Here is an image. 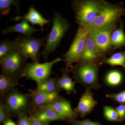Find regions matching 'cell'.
I'll use <instances>...</instances> for the list:
<instances>
[{"label":"cell","mask_w":125,"mask_h":125,"mask_svg":"<svg viewBox=\"0 0 125 125\" xmlns=\"http://www.w3.org/2000/svg\"><path fill=\"white\" fill-rule=\"evenodd\" d=\"M125 15V9L122 3L114 4L105 1L100 13L94 22L85 28L88 30L106 29L116 25L122 16Z\"/></svg>","instance_id":"3"},{"label":"cell","mask_w":125,"mask_h":125,"mask_svg":"<svg viewBox=\"0 0 125 125\" xmlns=\"http://www.w3.org/2000/svg\"><path fill=\"white\" fill-rule=\"evenodd\" d=\"M97 104V102L94 98L92 89L85 88L78 105L73 110L78 115L80 116L81 118H84L86 116L92 112Z\"/></svg>","instance_id":"11"},{"label":"cell","mask_w":125,"mask_h":125,"mask_svg":"<svg viewBox=\"0 0 125 125\" xmlns=\"http://www.w3.org/2000/svg\"><path fill=\"white\" fill-rule=\"evenodd\" d=\"M17 125H31L29 117L27 115H23L18 117Z\"/></svg>","instance_id":"31"},{"label":"cell","mask_w":125,"mask_h":125,"mask_svg":"<svg viewBox=\"0 0 125 125\" xmlns=\"http://www.w3.org/2000/svg\"><path fill=\"white\" fill-rule=\"evenodd\" d=\"M3 125H17L11 119H9L3 123Z\"/></svg>","instance_id":"33"},{"label":"cell","mask_w":125,"mask_h":125,"mask_svg":"<svg viewBox=\"0 0 125 125\" xmlns=\"http://www.w3.org/2000/svg\"><path fill=\"white\" fill-rule=\"evenodd\" d=\"M22 19H25L33 25H38L41 28L42 31L48 30L43 29V26L45 24H48L52 20H48L45 19L40 12H39L32 6L30 8L28 12L24 16H16L12 19V20L18 21Z\"/></svg>","instance_id":"15"},{"label":"cell","mask_w":125,"mask_h":125,"mask_svg":"<svg viewBox=\"0 0 125 125\" xmlns=\"http://www.w3.org/2000/svg\"><path fill=\"white\" fill-rule=\"evenodd\" d=\"M32 99L33 113L41 108L51 104L60 97L59 92L53 93L34 92L30 90Z\"/></svg>","instance_id":"13"},{"label":"cell","mask_w":125,"mask_h":125,"mask_svg":"<svg viewBox=\"0 0 125 125\" xmlns=\"http://www.w3.org/2000/svg\"><path fill=\"white\" fill-rule=\"evenodd\" d=\"M27 60L13 47L4 58L0 60L2 74L19 84L18 81L22 77Z\"/></svg>","instance_id":"6"},{"label":"cell","mask_w":125,"mask_h":125,"mask_svg":"<svg viewBox=\"0 0 125 125\" xmlns=\"http://www.w3.org/2000/svg\"><path fill=\"white\" fill-rule=\"evenodd\" d=\"M13 41L8 39L1 41L0 42V60H2L13 47Z\"/></svg>","instance_id":"26"},{"label":"cell","mask_w":125,"mask_h":125,"mask_svg":"<svg viewBox=\"0 0 125 125\" xmlns=\"http://www.w3.org/2000/svg\"><path fill=\"white\" fill-rule=\"evenodd\" d=\"M103 59L97 49L93 40L88 33L85 47L78 62L100 63Z\"/></svg>","instance_id":"14"},{"label":"cell","mask_w":125,"mask_h":125,"mask_svg":"<svg viewBox=\"0 0 125 125\" xmlns=\"http://www.w3.org/2000/svg\"><path fill=\"white\" fill-rule=\"evenodd\" d=\"M123 74L120 71L113 70L108 72L105 75L104 81L105 84L111 87L118 86L123 80Z\"/></svg>","instance_id":"22"},{"label":"cell","mask_w":125,"mask_h":125,"mask_svg":"<svg viewBox=\"0 0 125 125\" xmlns=\"http://www.w3.org/2000/svg\"><path fill=\"white\" fill-rule=\"evenodd\" d=\"M29 117L31 121V125H49V123H43L39 120L35 118L32 113L30 114Z\"/></svg>","instance_id":"32"},{"label":"cell","mask_w":125,"mask_h":125,"mask_svg":"<svg viewBox=\"0 0 125 125\" xmlns=\"http://www.w3.org/2000/svg\"><path fill=\"white\" fill-rule=\"evenodd\" d=\"M117 113L119 122H122L125 120V104H120L115 108Z\"/></svg>","instance_id":"30"},{"label":"cell","mask_w":125,"mask_h":125,"mask_svg":"<svg viewBox=\"0 0 125 125\" xmlns=\"http://www.w3.org/2000/svg\"><path fill=\"white\" fill-rule=\"evenodd\" d=\"M61 76L57 80V85L59 89L64 90L67 94H76L77 91L75 89L76 83L73 81L69 75V72L64 70L61 71Z\"/></svg>","instance_id":"18"},{"label":"cell","mask_w":125,"mask_h":125,"mask_svg":"<svg viewBox=\"0 0 125 125\" xmlns=\"http://www.w3.org/2000/svg\"><path fill=\"white\" fill-rule=\"evenodd\" d=\"M109 65L112 67L120 66L125 70V51L116 52L108 58H104L100 62V65Z\"/></svg>","instance_id":"21"},{"label":"cell","mask_w":125,"mask_h":125,"mask_svg":"<svg viewBox=\"0 0 125 125\" xmlns=\"http://www.w3.org/2000/svg\"><path fill=\"white\" fill-rule=\"evenodd\" d=\"M47 36L41 39L19 35L13 40V46L26 59L30 58L33 62H39L41 47L45 46Z\"/></svg>","instance_id":"7"},{"label":"cell","mask_w":125,"mask_h":125,"mask_svg":"<svg viewBox=\"0 0 125 125\" xmlns=\"http://www.w3.org/2000/svg\"><path fill=\"white\" fill-rule=\"evenodd\" d=\"M116 26L114 25L103 30H87L89 35L93 40L97 49L102 58L112 48L111 36Z\"/></svg>","instance_id":"10"},{"label":"cell","mask_w":125,"mask_h":125,"mask_svg":"<svg viewBox=\"0 0 125 125\" xmlns=\"http://www.w3.org/2000/svg\"><path fill=\"white\" fill-rule=\"evenodd\" d=\"M9 108L12 116L19 117L32 113L31 94L22 93L14 87L1 99Z\"/></svg>","instance_id":"5"},{"label":"cell","mask_w":125,"mask_h":125,"mask_svg":"<svg viewBox=\"0 0 125 125\" xmlns=\"http://www.w3.org/2000/svg\"><path fill=\"white\" fill-rule=\"evenodd\" d=\"M105 97L120 104H125V90L118 93L107 94Z\"/></svg>","instance_id":"28"},{"label":"cell","mask_w":125,"mask_h":125,"mask_svg":"<svg viewBox=\"0 0 125 125\" xmlns=\"http://www.w3.org/2000/svg\"><path fill=\"white\" fill-rule=\"evenodd\" d=\"M111 43L112 47L115 49L125 47V34L122 22H121L120 27L116 28L113 31L111 36Z\"/></svg>","instance_id":"20"},{"label":"cell","mask_w":125,"mask_h":125,"mask_svg":"<svg viewBox=\"0 0 125 125\" xmlns=\"http://www.w3.org/2000/svg\"><path fill=\"white\" fill-rule=\"evenodd\" d=\"M19 85L10 78L1 74L0 75V96L2 98L15 85Z\"/></svg>","instance_id":"23"},{"label":"cell","mask_w":125,"mask_h":125,"mask_svg":"<svg viewBox=\"0 0 125 125\" xmlns=\"http://www.w3.org/2000/svg\"><path fill=\"white\" fill-rule=\"evenodd\" d=\"M67 123L72 125H103L99 122H94L89 119L80 120L76 119L67 120Z\"/></svg>","instance_id":"29"},{"label":"cell","mask_w":125,"mask_h":125,"mask_svg":"<svg viewBox=\"0 0 125 125\" xmlns=\"http://www.w3.org/2000/svg\"><path fill=\"white\" fill-rule=\"evenodd\" d=\"M32 114L35 118L43 123H49L54 121H65L57 113L48 108H41Z\"/></svg>","instance_id":"17"},{"label":"cell","mask_w":125,"mask_h":125,"mask_svg":"<svg viewBox=\"0 0 125 125\" xmlns=\"http://www.w3.org/2000/svg\"><path fill=\"white\" fill-rule=\"evenodd\" d=\"M104 116L109 122H119L117 113L115 109L111 106H104L103 107Z\"/></svg>","instance_id":"25"},{"label":"cell","mask_w":125,"mask_h":125,"mask_svg":"<svg viewBox=\"0 0 125 125\" xmlns=\"http://www.w3.org/2000/svg\"><path fill=\"white\" fill-rule=\"evenodd\" d=\"M100 63L78 62L70 70L72 71L74 82L79 83L85 88L98 90L102 87L98 79Z\"/></svg>","instance_id":"4"},{"label":"cell","mask_w":125,"mask_h":125,"mask_svg":"<svg viewBox=\"0 0 125 125\" xmlns=\"http://www.w3.org/2000/svg\"><path fill=\"white\" fill-rule=\"evenodd\" d=\"M58 75L54 78H49L42 82L37 83L36 88L32 90L34 92L53 93L60 92V89L57 85Z\"/></svg>","instance_id":"19"},{"label":"cell","mask_w":125,"mask_h":125,"mask_svg":"<svg viewBox=\"0 0 125 125\" xmlns=\"http://www.w3.org/2000/svg\"><path fill=\"white\" fill-rule=\"evenodd\" d=\"M63 60L62 58L58 57L52 61L39 63V62H33L27 63L22 77L36 81L37 83L49 78L52 73V66L55 64Z\"/></svg>","instance_id":"9"},{"label":"cell","mask_w":125,"mask_h":125,"mask_svg":"<svg viewBox=\"0 0 125 125\" xmlns=\"http://www.w3.org/2000/svg\"><path fill=\"white\" fill-rule=\"evenodd\" d=\"M105 2L96 0L72 1L76 23L84 28L91 24L102 10Z\"/></svg>","instance_id":"1"},{"label":"cell","mask_w":125,"mask_h":125,"mask_svg":"<svg viewBox=\"0 0 125 125\" xmlns=\"http://www.w3.org/2000/svg\"><path fill=\"white\" fill-rule=\"evenodd\" d=\"M13 117L6 105L1 99L0 101V123H4Z\"/></svg>","instance_id":"27"},{"label":"cell","mask_w":125,"mask_h":125,"mask_svg":"<svg viewBox=\"0 0 125 125\" xmlns=\"http://www.w3.org/2000/svg\"><path fill=\"white\" fill-rule=\"evenodd\" d=\"M88 32L84 27H79L68 51L62 56L65 64V70L69 72L73 67L74 62L78 63L83 52L85 43Z\"/></svg>","instance_id":"8"},{"label":"cell","mask_w":125,"mask_h":125,"mask_svg":"<svg viewBox=\"0 0 125 125\" xmlns=\"http://www.w3.org/2000/svg\"><path fill=\"white\" fill-rule=\"evenodd\" d=\"M52 21L53 25L51 30L47 36L45 47L41 52V55L45 61L49 54L55 51L70 27L69 21L58 12L54 13Z\"/></svg>","instance_id":"2"},{"label":"cell","mask_w":125,"mask_h":125,"mask_svg":"<svg viewBox=\"0 0 125 125\" xmlns=\"http://www.w3.org/2000/svg\"><path fill=\"white\" fill-rule=\"evenodd\" d=\"M43 107L53 109L65 121L76 119L79 116L72 109L70 101L62 96H60L54 102Z\"/></svg>","instance_id":"12"},{"label":"cell","mask_w":125,"mask_h":125,"mask_svg":"<svg viewBox=\"0 0 125 125\" xmlns=\"http://www.w3.org/2000/svg\"><path fill=\"white\" fill-rule=\"evenodd\" d=\"M40 31H42L41 29H37L34 28L33 26H31L29 23L28 21L25 19H22L21 22L2 30V34L6 35L8 33H19L24 36L31 37L35 32Z\"/></svg>","instance_id":"16"},{"label":"cell","mask_w":125,"mask_h":125,"mask_svg":"<svg viewBox=\"0 0 125 125\" xmlns=\"http://www.w3.org/2000/svg\"><path fill=\"white\" fill-rule=\"evenodd\" d=\"M14 5L19 10V2L16 0H0V11L1 15H7L10 12L11 6Z\"/></svg>","instance_id":"24"}]
</instances>
